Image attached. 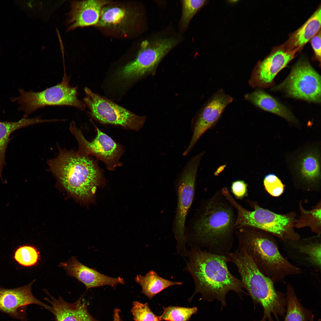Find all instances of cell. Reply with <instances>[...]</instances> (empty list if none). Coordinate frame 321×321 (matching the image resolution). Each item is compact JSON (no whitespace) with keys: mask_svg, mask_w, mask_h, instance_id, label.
Masks as SVG:
<instances>
[{"mask_svg":"<svg viewBox=\"0 0 321 321\" xmlns=\"http://www.w3.org/2000/svg\"><path fill=\"white\" fill-rule=\"evenodd\" d=\"M236 215L234 207L218 191L201 202L189 221L186 237L207 251L226 255L233 246Z\"/></svg>","mask_w":321,"mask_h":321,"instance_id":"cell-1","label":"cell"},{"mask_svg":"<svg viewBox=\"0 0 321 321\" xmlns=\"http://www.w3.org/2000/svg\"><path fill=\"white\" fill-rule=\"evenodd\" d=\"M188 254L189 259L185 269L192 276L195 286L190 301L199 293L202 299L207 302L216 300L220 302L222 307H225L226 295L229 291H233L240 297L246 294L241 280L229 270L226 255L213 254L195 247Z\"/></svg>","mask_w":321,"mask_h":321,"instance_id":"cell-2","label":"cell"},{"mask_svg":"<svg viewBox=\"0 0 321 321\" xmlns=\"http://www.w3.org/2000/svg\"><path fill=\"white\" fill-rule=\"evenodd\" d=\"M239 246L244 248L258 268L274 283L302 271L286 259L279 251L276 242L268 233L257 228L244 226L235 228Z\"/></svg>","mask_w":321,"mask_h":321,"instance_id":"cell-3","label":"cell"},{"mask_svg":"<svg viewBox=\"0 0 321 321\" xmlns=\"http://www.w3.org/2000/svg\"><path fill=\"white\" fill-rule=\"evenodd\" d=\"M226 256L228 261L237 267L244 289L254 303L263 308V317L259 321H274L272 315L277 321H279L278 316L284 317L286 306L284 295L276 290L273 282L259 270L245 249L239 246Z\"/></svg>","mask_w":321,"mask_h":321,"instance_id":"cell-4","label":"cell"},{"mask_svg":"<svg viewBox=\"0 0 321 321\" xmlns=\"http://www.w3.org/2000/svg\"><path fill=\"white\" fill-rule=\"evenodd\" d=\"M59 150L57 156L48 161L50 171L76 199H90L100 180L97 166L88 156L72 150Z\"/></svg>","mask_w":321,"mask_h":321,"instance_id":"cell-5","label":"cell"},{"mask_svg":"<svg viewBox=\"0 0 321 321\" xmlns=\"http://www.w3.org/2000/svg\"><path fill=\"white\" fill-rule=\"evenodd\" d=\"M226 199L235 208L236 211L235 228L244 226L254 227L265 231L286 242H295L300 239L299 235L294 228L296 219L294 212L280 214L260 206L256 202H248L254 209L248 210L235 200L229 189L222 191Z\"/></svg>","mask_w":321,"mask_h":321,"instance_id":"cell-6","label":"cell"},{"mask_svg":"<svg viewBox=\"0 0 321 321\" xmlns=\"http://www.w3.org/2000/svg\"><path fill=\"white\" fill-rule=\"evenodd\" d=\"M204 152H201L190 158L174 181L177 205L172 229L177 243V251L180 254H184L187 252L185 246L186 220L195 195L198 168Z\"/></svg>","mask_w":321,"mask_h":321,"instance_id":"cell-7","label":"cell"},{"mask_svg":"<svg viewBox=\"0 0 321 321\" xmlns=\"http://www.w3.org/2000/svg\"><path fill=\"white\" fill-rule=\"evenodd\" d=\"M70 77L64 72L61 82L40 92L27 91L20 88V95L11 97V100L17 102L20 105L18 110L24 112L25 118L37 109L47 106H68L84 111L86 106L79 98L77 87L70 85Z\"/></svg>","mask_w":321,"mask_h":321,"instance_id":"cell-8","label":"cell"},{"mask_svg":"<svg viewBox=\"0 0 321 321\" xmlns=\"http://www.w3.org/2000/svg\"><path fill=\"white\" fill-rule=\"evenodd\" d=\"M83 102L93 118L105 124L118 125L130 129L139 130L146 119L95 93L85 87Z\"/></svg>","mask_w":321,"mask_h":321,"instance_id":"cell-9","label":"cell"},{"mask_svg":"<svg viewBox=\"0 0 321 321\" xmlns=\"http://www.w3.org/2000/svg\"><path fill=\"white\" fill-rule=\"evenodd\" d=\"M288 95L308 101L321 102V77L306 59L301 57L292 67L290 74L276 87Z\"/></svg>","mask_w":321,"mask_h":321,"instance_id":"cell-10","label":"cell"},{"mask_svg":"<svg viewBox=\"0 0 321 321\" xmlns=\"http://www.w3.org/2000/svg\"><path fill=\"white\" fill-rule=\"evenodd\" d=\"M173 38L158 39L145 41L136 58L125 66L118 74L119 79L129 81L153 71L164 56L177 43Z\"/></svg>","mask_w":321,"mask_h":321,"instance_id":"cell-11","label":"cell"},{"mask_svg":"<svg viewBox=\"0 0 321 321\" xmlns=\"http://www.w3.org/2000/svg\"><path fill=\"white\" fill-rule=\"evenodd\" d=\"M69 130L78 141L79 153L86 156L92 155L95 156L103 162L109 169H113L119 164L121 147L98 128H96V136L91 142L85 138L74 121L70 123Z\"/></svg>","mask_w":321,"mask_h":321,"instance_id":"cell-12","label":"cell"},{"mask_svg":"<svg viewBox=\"0 0 321 321\" xmlns=\"http://www.w3.org/2000/svg\"><path fill=\"white\" fill-rule=\"evenodd\" d=\"M233 100L232 97L221 89L209 98L192 124V135L188 147L182 154L183 156L188 154L200 137L217 123L225 108Z\"/></svg>","mask_w":321,"mask_h":321,"instance_id":"cell-13","label":"cell"},{"mask_svg":"<svg viewBox=\"0 0 321 321\" xmlns=\"http://www.w3.org/2000/svg\"><path fill=\"white\" fill-rule=\"evenodd\" d=\"M33 281L20 287L6 289L0 288V311L21 321H27V306L36 304L50 311L51 307L35 298L32 292Z\"/></svg>","mask_w":321,"mask_h":321,"instance_id":"cell-14","label":"cell"},{"mask_svg":"<svg viewBox=\"0 0 321 321\" xmlns=\"http://www.w3.org/2000/svg\"><path fill=\"white\" fill-rule=\"evenodd\" d=\"M296 54L287 51L282 45L276 46L255 66L248 81L253 88L270 85L276 74L295 57Z\"/></svg>","mask_w":321,"mask_h":321,"instance_id":"cell-15","label":"cell"},{"mask_svg":"<svg viewBox=\"0 0 321 321\" xmlns=\"http://www.w3.org/2000/svg\"><path fill=\"white\" fill-rule=\"evenodd\" d=\"M59 266L63 269L67 275L76 278L83 283L86 290L104 285L114 287L117 284L125 283L123 278L119 277L112 278L102 274L83 264L74 256L67 261L60 262Z\"/></svg>","mask_w":321,"mask_h":321,"instance_id":"cell-16","label":"cell"},{"mask_svg":"<svg viewBox=\"0 0 321 321\" xmlns=\"http://www.w3.org/2000/svg\"><path fill=\"white\" fill-rule=\"evenodd\" d=\"M43 291L48 297L44 299L51 305L50 312L54 315L55 321H100L90 314L87 305L82 297L70 303L60 296L56 298L45 289Z\"/></svg>","mask_w":321,"mask_h":321,"instance_id":"cell-17","label":"cell"},{"mask_svg":"<svg viewBox=\"0 0 321 321\" xmlns=\"http://www.w3.org/2000/svg\"><path fill=\"white\" fill-rule=\"evenodd\" d=\"M109 1L102 0L73 1L68 14V30L96 25L102 8Z\"/></svg>","mask_w":321,"mask_h":321,"instance_id":"cell-18","label":"cell"},{"mask_svg":"<svg viewBox=\"0 0 321 321\" xmlns=\"http://www.w3.org/2000/svg\"><path fill=\"white\" fill-rule=\"evenodd\" d=\"M321 7L316 10L299 28L290 34L288 40L281 45L287 51L297 54L321 29Z\"/></svg>","mask_w":321,"mask_h":321,"instance_id":"cell-19","label":"cell"},{"mask_svg":"<svg viewBox=\"0 0 321 321\" xmlns=\"http://www.w3.org/2000/svg\"><path fill=\"white\" fill-rule=\"evenodd\" d=\"M245 99L261 109L273 113L295 123L297 121L289 110L274 97L258 89L244 96Z\"/></svg>","mask_w":321,"mask_h":321,"instance_id":"cell-20","label":"cell"},{"mask_svg":"<svg viewBox=\"0 0 321 321\" xmlns=\"http://www.w3.org/2000/svg\"><path fill=\"white\" fill-rule=\"evenodd\" d=\"M52 119H43L40 116L32 118H23L18 121L0 122V177L3 182L2 172L4 166L6 165L5 153L8 144L10 141V136L14 131L22 128L35 124L52 122Z\"/></svg>","mask_w":321,"mask_h":321,"instance_id":"cell-21","label":"cell"},{"mask_svg":"<svg viewBox=\"0 0 321 321\" xmlns=\"http://www.w3.org/2000/svg\"><path fill=\"white\" fill-rule=\"evenodd\" d=\"M132 12L123 6L106 5L101 10L96 26L115 29L124 28L132 21L134 14Z\"/></svg>","mask_w":321,"mask_h":321,"instance_id":"cell-22","label":"cell"},{"mask_svg":"<svg viewBox=\"0 0 321 321\" xmlns=\"http://www.w3.org/2000/svg\"><path fill=\"white\" fill-rule=\"evenodd\" d=\"M136 281L141 287V293L151 300L157 294L170 286L181 285L182 282H174L165 279L152 270L144 276L138 275Z\"/></svg>","mask_w":321,"mask_h":321,"instance_id":"cell-23","label":"cell"},{"mask_svg":"<svg viewBox=\"0 0 321 321\" xmlns=\"http://www.w3.org/2000/svg\"><path fill=\"white\" fill-rule=\"evenodd\" d=\"M296 169L301 177L306 182L318 181L320 177V166L318 153L311 150L303 153L297 163Z\"/></svg>","mask_w":321,"mask_h":321,"instance_id":"cell-24","label":"cell"},{"mask_svg":"<svg viewBox=\"0 0 321 321\" xmlns=\"http://www.w3.org/2000/svg\"><path fill=\"white\" fill-rule=\"evenodd\" d=\"M287 309L284 321H308L313 314L303 307L299 301L294 289L287 285L286 297Z\"/></svg>","mask_w":321,"mask_h":321,"instance_id":"cell-25","label":"cell"},{"mask_svg":"<svg viewBox=\"0 0 321 321\" xmlns=\"http://www.w3.org/2000/svg\"><path fill=\"white\" fill-rule=\"evenodd\" d=\"M321 205L320 202L312 209L306 210L303 208L300 202L299 204L300 215L295 221L294 227L300 228L308 227L312 232L320 235L321 230Z\"/></svg>","mask_w":321,"mask_h":321,"instance_id":"cell-26","label":"cell"},{"mask_svg":"<svg viewBox=\"0 0 321 321\" xmlns=\"http://www.w3.org/2000/svg\"><path fill=\"white\" fill-rule=\"evenodd\" d=\"M162 314L158 316L160 321H188L197 312L196 307L191 308L170 306L163 307Z\"/></svg>","mask_w":321,"mask_h":321,"instance_id":"cell-27","label":"cell"},{"mask_svg":"<svg viewBox=\"0 0 321 321\" xmlns=\"http://www.w3.org/2000/svg\"><path fill=\"white\" fill-rule=\"evenodd\" d=\"M40 255L37 250L30 246H21L15 253L14 258L19 264L25 267H30L37 262Z\"/></svg>","mask_w":321,"mask_h":321,"instance_id":"cell-28","label":"cell"},{"mask_svg":"<svg viewBox=\"0 0 321 321\" xmlns=\"http://www.w3.org/2000/svg\"><path fill=\"white\" fill-rule=\"evenodd\" d=\"M321 243L318 242L298 245L299 252L304 254L307 260L312 265L321 269Z\"/></svg>","mask_w":321,"mask_h":321,"instance_id":"cell-29","label":"cell"},{"mask_svg":"<svg viewBox=\"0 0 321 321\" xmlns=\"http://www.w3.org/2000/svg\"><path fill=\"white\" fill-rule=\"evenodd\" d=\"M207 3V1L204 0L182 1V13L181 20L182 27L187 26L195 14Z\"/></svg>","mask_w":321,"mask_h":321,"instance_id":"cell-30","label":"cell"},{"mask_svg":"<svg viewBox=\"0 0 321 321\" xmlns=\"http://www.w3.org/2000/svg\"><path fill=\"white\" fill-rule=\"evenodd\" d=\"M131 313L134 321H160L150 308L148 303L133 301Z\"/></svg>","mask_w":321,"mask_h":321,"instance_id":"cell-31","label":"cell"},{"mask_svg":"<svg viewBox=\"0 0 321 321\" xmlns=\"http://www.w3.org/2000/svg\"><path fill=\"white\" fill-rule=\"evenodd\" d=\"M263 184L266 191L273 196L278 197L284 192L285 185L274 174L266 175L264 179Z\"/></svg>","mask_w":321,"mask_h":321,"instance_id":"cell-32","label":"cell"},{"mask_svg":"<svg viewBox=\"0 0 321 321\" xmlns=\"http://www.w3.org/2000/svg\"><path fill=\"white\" fill-rule=\"evenodd\" d=\"M248 185L243 180H238L232 182L231 186V192L237 199H241L248 195Z\"/></svg>","mask_w":321,"mask_h":321,"instance_id":"cell-33","label":"cell"},{"mask_svg":"<svg viewBox=\"0 0 321 321\" xmlns=\"http://www.w3.org/2000/svg\"><path fill=\"white\" fill-rule=\"evenodd\" d=\"M321 29L311 39L310 43L313 49L314 59L321 62Z\"/></svg>","mask_w":321,"mask_h":321,"instance_id":"cell-34","label":"cell"},{"mask_svg":"<svg viewBox=\"0 0 321 321\" xmlns=\"http://www.w3.org/2000/svg\"><path fill=\"white\" fill-rule=\"evenodd\" d=\"M120 309L115 308L114 309L113 314V321H122L120 316Z\"/></svg>","mask_w":321,"mask_h":321,"instance_id":"cell-35","label":"cell"},{"mask_svg":"<svg viewBox=\"0 0 321 321\" xmlns=\"http://www.w3.org/2000/svg\"><path fill=\"white\" fill-rule=\"evenodd\" d=\"M309 321H314V315L313 314L312 315L311 317V319H310V320H309ZM318 321H320V319H318Z\"/></svg>","mask_w":321,"mask_h":321,"instance_id":"cell-36","label":"cell"},{"mask_svg":"<svg viewBox=\"0 0 321 321\" xmlns=\"http://www.w3.org/2000/svg\"><path fill=\"white\" fill-rule=\"evenodd\" d=\"M238 1H237V0H231V1H230V2L231 3H235L236 2H237Z\"/></svg>","mask_w":321,"mask_h":321,"instance_id":"cell-37","label":"cell"}]
</instances>
